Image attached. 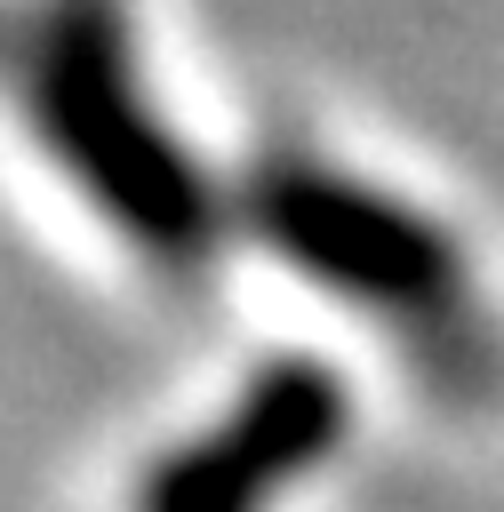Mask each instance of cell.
<instances>
[{
	"label": "cell",
	"mask_w": 504,
	"mask_h": 512,
	"mask_svg": "<svg viewBox=\"0 0 504 512\" xmlns=\"http://www.w3.org/2000/svg\"><path fill=\"white\" fill-rule=\"evenodd\" d=\"M16 88L40 152L152 272L216 264L232 200L160 120L136 64L128 0H32V24L16 40Z\"/></svg>",
	"instance_id": "6da1fadb"
},
{
	"label": "cell",
	"mask_w": 504,
	"mask_h": 512,
	"mask_svg": "<svg viewBox=\"0 0 504 512\" xmlns=\"http://www.w3.org/2000/svg\"><path fill=\"white\" fill-rule=\"evenodd\" d=\"M352 432V392L320 352H272L216 424L152 456L136 512H272Z\"/></svg>",
	"instance_id": "3957f363"
},
{
	"label": "cell",
	"mask_w": 504,
	"mask_h": 512,
	"mask_svg": "<svg viewBox=\"0 0 504 512\" xmlns=\"http://www.w3.org/2000/svg\"><path fill=\"white\" fill-rule=\"evenodd\" d=\"M232 216L280 272L368 312L424 360L456 368L480 344L472 256L432 208H416L320 152H264L240 176Z\"/></svg>",
	"instance_id": "7a4b0ae2"
}]
</instances>
